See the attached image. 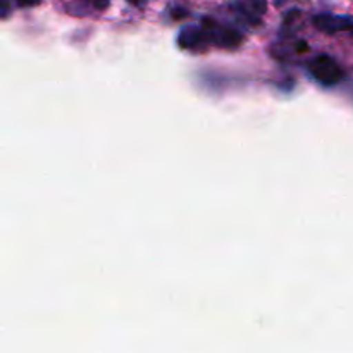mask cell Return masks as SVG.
<instances>
[{
  "label": "cell",
  "instance_id": "1",
  "mask_svg": "<svg viewBox=\"0 0 353 353\" xmlns=\"http://www.w3.org/2000/svg\"><path fill=\"white\" fill-rule=\"evenodd\" d=\"M309 71L317 81L326 86L338 85L343 79V69L334 59L327 57V55H319V57L312 59L309 62Z\"/></svg>",
  "mask_w": 353,
  "mask_h": 353
},
{
  "label": "cell",
  "instance_id": "2",
  "mask_svg": "<svg viewBox=\"0 0 353 353\" xmlns=\"http://www.w3.org/2000/svg\"><path fill=\"white\" fill-rule=\"evenodd\" d=\"M314 24L323 33H353V17L352 16H336V14H319L314 17Z\"/></svg>",
  "mask_w": 353,
  "mask_h": 353
},
{
  "label": "cell",
  "instance_id": "3",
  "mask_svg": "<svg viewBox=\"0 0 353 353\" xmlns=\"http://www.w3.org/2000/svg\"><path fill=\"white\" fill-rule=\"evenodd\" d=\"M234 9L250 23H259L268 10L265 0H234Z\"/></svg>",
  "mask_w": 353,
  "mask_h": 353
},
{
  "label": "cell",
  "instance_id": "4",
  "mask_svg": "<svg viewBox=\"0 0 353 353\" xmlns=\"http://www.w3.org/2000/svg\"><path fill=\"white\" fill-rule=\"evenodd\" d=\"M209 30L210 31L205 30L209 38H212L217 45H223V47H234V45H238L241 41V34L236 30H231V28L226 26L219 28L212 21L209 24Z\"/></svg>",
  "mask_w": 353,
  "mask_h": 353
},
{
  "label": "cell",
  "instance_id": "5",
  "mask_svg": "<svg viewBox=\"0 0 353 353\" xmlns=\"http://www.w3.org/2000/svg\"><path fill=\"white\" fill-rule=\"evenodd\" d=\"M209 34L205 30H200L196 26H186L183 28V31L179 33V45L183 48H190V50H199L203 43L207 41Z\"/></svg>",
  "mask_w": 353,
  "mask_h": 353
},
{
  "label": "cell",
  "instance_id": "6",
  "mask_svg": "<svg viewBox=\"0 0 353 353\" xmlns=\"http://www.w3.org/2000/svg\"><path fill=\"white\" fill-rule=\"evenodd\" d=\"M90 2H92L97 9H105V7L109 6V0H90Z\"/></svg>",
  "mask_w": 353,
  "mask_h": 353
},
{
  "label": "cell",
  "instance_id": "7",
  "mask_svg": "<svg viewBox=\"0 0 353 353\" xmlns=\"http://www.w3.org/2000/svg\"><path fill=\"white\" fill-rule=\"evenodd\" d=\"M21 7H28V6H37L40 0H16Z\"/></svg>",
  "mask_w": 353,
  "mask_h": 353
},
{
  "label": "cell",
  "instance_id": "8",
  "mask_svg": "<svg viewBox=\"0 0 353 353\" xmlns=\"http://www.w3.org/2000/svg\"><path fill=\"white\" fill-rule=\"evenodd\" d=\"M130 2H131V3H134V6H138V3H140L141 0H130Z\"/></svg>",
  "mask_w": 353,
  "mask_h": 353
},
{
  "label": "cell",
  "instance_id": "9",
  "mask_svg": "<svg viewBox=\"0 0 353 353\" xmlns=\"http://www.w3.org/2000/svg\"><path fill=\"white\" fill-rule=\"evenodd\" d=\"M278 2H279V3H283V2H286V0H278Z\"/></svg>",
  "mask_w": 353,
  "mask_h": 353
}]
</instances>
